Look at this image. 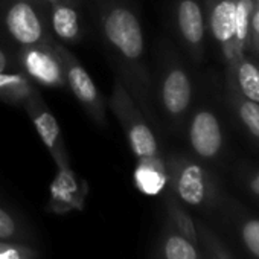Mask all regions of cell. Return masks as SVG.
<instances>
[{
	"label": "cell",
	"mask_w": 259,
	"mask_h": 259,
	"mask_svg": "<svg viewBox=\"0 0 259 259\" xmlns=\"http://www.w3.org/2000/svg\"><path fill=\"white\" fill-rule=\"evenodd\" d=\"M92 16L101 41L130 96L156 125L153 76L145 58V37L133 0H92Z\"/></svg>",
	"instance_id": "obj_1"
},
{
	"label": "cell",
	"mask_w": 259,
	"mask_h": 259,
	"mask_svg": "<svg viewBox=\"0 0 259 259\" xmlns=\"http://www.w3.org/2000/svg\"><path fill=\"white\" fill-rule=\"evenodd\" d=\"M108 105L117 119L135 157L138 160H162L153 125L117 76L114 78Z\"/></svg>",
	"instance_id": "obj_2"
},
{
	"label": "cell",
	"mask_w": 259,
	"mask_h": 259,
	"mask_svg": "<svg viewBox=\"0 0 259 259\" xmlns=\"http://www.w3.org/2000/svg\"><path fill=\"white\" fill-rule=\"evenodd\" d=\"M0 29L19 48L49 41V7L43 0H0Z\"/></svg>",
	"instance_id": "obj_3"
},
{
	"label": "cell",
	"mask_w": 259,
	"mask_h": 259,
	"mask_svg": "<svg viewBox=\"0 0 259 259\" xmlns=\"http://www.w3.org/2000/svg\"><path fill=\"white\" fill-rule=\"evenodd\" d=\"M54 46L64 66L67 89L82 105L89 117L98 126L105 128L107 126V102L102 93L99 92V89L96 87L95 81L92 79L90 73L84 69V66L75 57V54L67 49V46L55 40H54Z\"/></svg>",
	"instance_id": "obj_4"
},
{
	"label": "cell",
	"mask_w": 259,
	"mask_h": 259,
	"mask_svg": "<svg viewBox=\"0 0 259 259\" xmlns=\"http://www.w3.org/2000/svg\"><path fill=\"white\" fill-rule=\"evenodd\" d=\"M17 64L37 87L67 89L64 66L55 51L54 38L46 43L19 48Z\"/></svg>",
	"instance_id": "obj_5"
},
{
	"label": "cell",
	"mask_w": 259,
	"mask_h": 259,
	"mask_svg": "<svg viewBox=\"0 0 259 259\" xmlns=\"http://www.w3.org/2000/svg\"><path fill=\"white\" fill-rule=\"evenodd\" d=\"M154 101L169 119H180L189 108L192 99L191 79L183 67L174 61L165 60L157 73V84H153Z\"/></svg>",
	"instance_id": "obj_6"
},
{
	"label": "cell",
	"mask_w": 259,
	"mask_h": 259,
	"mask_svg": "<svg viewBox=\"0 0 259 259\" xmlns=\"http://www.w3.org/2000/svg\"><path fill=\"white\" fill-rule=\"evenodd\" d=\"M23 108L28 113L29 119L32 120L41 142L57 162L58 168H69V156L66 151L60 125L52 111L49 110V107L46 105V102L43 101L40 92H35L23 104Z\"/></svg>",
	"instance_id": "obj_7"
},
{
	"label": "cell",
	"mask_w": 259,
	"mask_h": 259,
	"mask_svg": "<svg viewBox=\"0 0 259 259\" xmlns=\"http://www.w3.org/2000/svg\"><path fill=\"white\" fill-rule=\"evenodd\" d=\"M49 32L55 41L64 46L78 45L84 38L85 23L81 0H64L49 7Z\"/></svg>",
	"instance_id": "obj_8"
},
{
	"label": "cell",
	"mask_w": 259,
	"mask_h": 259,
	"mask_svg": "<svg viewBox=\"0 0 259 259\" xmlns=\"http://www.w3.org/2000/svg\"><path fill=\"white\" fill-rule=\"evenodd\" d=\"M189 142L194 151L203 159H212L218 154L223 144V135L220 122L213 113L207 110L195 113L189 125Z\"/></svg>",
	"instance_id": "obj_9"
},
{
	"label": "cell",
	"mask_w": 259,
	"mask_h": 259,
	"mask_svg": "<svg viewBox=\"0 0 259 259\" xmlns=\"http://www.w3.org/2000/svg\"><path fill=\"white\" fill-rule=\"evenodd\" d=\"M172 169L176 172V189L180 198L191 204L198 206L206 198V174L204 169L197 163H174Z\"/></svg>",
	"instance_id": "obj_10"
},
{
	"label": "cell",
	"mask_w": 259,
	"mask_h": 259,
	"mask_svg": "<svg viewBox=\"0 0 259 259\" xmlns=\"http://www.w3.org/2000/svg\"><path fill=\"white\" fill-rule=\"evenodd\" d=\"M176 23L183 41L191 49H197L204 37L203 11L197 0H180L176 10Z\"/></svg>",
	"instance_id": "obj_11"
},
{
	"label": "cell",
	"mask_w": 259,
	"mask_h": 259,
	"mask_svg": "<svg viewBox=\"0 0 259 259\" xmlns=\"http://www.w3.org/2000/svg\"><path fill=\"white\" fill-rule=\"evenodd\" d=\"M38 87L20 69H11L0 73V101L10 105L23 107V104L35 93Z\"/></svg>",
	"instance_id": "obj_12"
},
{
	"label": "cell",
	"mask_w": 259,
	"mask_h": 259,
	"mask_svg": "<svg viewBox=\"0 0 259 259\" xmlns=\"http://www.w3.org/2000/svg\"><path fill=\"white\" fill-rule=\"evenodd\" d=\"M136 188L147 195H157L166 185L163 160H139L135 171Z\"/></svg>",
	"instance_id": "obj_13"
},
{
	"label": "cell",
	"mask_w": 259,
	"mask_h": 259,
	"mask_svg": "<svg viewBox=\"0 0 259 259\" xmlns=\"http://www.w3.org/2000/svg\"><path fill=\"white\" fill-rule=\"evenodd\" d=\"M235 2L221 0L210 11L209 23L212 35L221 43H229L235 37Z\"/></svg>",
	"instance_id": "obj_14"
},
{
	"label": "cell",
	"mask_w": 259,
	"mask_h": 259,
	"mask_svg": "<svg viewBox=\"0 0 259 259\" xmlns=\"http://www.w3.org/2000/svg\"><path fill=\"white\" fill-rule=\"evenodd\" d=\"M238 81L244 95L259 104V70L251 63H242L238 69Z\"/></svg>",
	"instance_id": "obj_15"
},
{
	"label": "cell",
	"mask_w": 259,
	"mask_h": 259,
	"mask_svg": "<svg viewBox=\"0 0 259 259\" xmlns=\"http://www.w3.org/2000/svg\"><path fill=\"white\" fill-rule=\"evenodd\" d=\"M165 254L166 259H197L195 248L182 236H171L166 241Z\"/></svg>",
	"instance_id": "obj_16"
},
{
	"label": "cell",
	"mask_w": 259,
	"mask_h": 259,
	"mask_svg": "<svg viewBox=\"0 0 259 259\" xmlns=\"http://www.w3.org/2000/svg\"><path fill=\"white\" fill-rule=\"evenodd\" d=\"M253 10L251 0H239L235 10V37L238 41H244L248 32V22L250 14Z\"/></svg>",
	"instance_id": "obj_17"
},
{
	"label": "cell",
	"mask_w": 259,
	"mask_h": 259,
	"mask_svg": "<svg viewBox=\"0 0 259 259\" xmlns=\"http://www.w3.org/2000/svg\"><path fill=\"white\" fill-rule=\"evenodd\" d=\"M239 114L245 126L250 130V133L259 138V104L253 101H247L241 105Z\"/></svg>",
	"instance_id": "obj_18"
},
{
	"label": "cell",
	"mask_w": 259,
	"mask_h": 259,
	"mask_svg": "<svg viewBox=\"0 0 259 259\" xmlns=\"http://www.w3.org/2000/svg\"><path fill=\"white\" fill-rule=\"evenodd\" d=\"M242 238L248 250L259 257V220H251L245 223L242 229Z\"/></svg>",
	"instance_id": "obj_19"
},
{
	"label": "cell",
	"mask_w": 259,
	"mask_h": 259,
	"mask_svg": "<svg viewBox=\"0 0 259 259\" xmlns=\"http://www.w3.org/2000/svg\"><path fill=\"white\" fill-rule=\"evenodd\" d=\"M16 232V224L11 215L0 207V238H8Z\"/></svg>",
	"instance_id": "obj_20"
},
{
	"label": "cell",
	"mask_w": 259,
	"mask_h": 259,
	"mask_svg": "<svg viewBox=\"0 0 259 259\" xmlns=\"http://www.w3.org/2000/svg\"><path fill=\"white\" fill-rule=\"evenodd\" d=\"M16 67H19V64L16 61L13 63V58L8 55V52L4 48H0V73L16 69Z\"/></svg>",
	"instance_id": "obj_21"
},
{
	"label": "cell",
	"mask_w": 259,
	"mask_h": 259,
	"mask_svg": "<svg viewBox=\"0 0 259 259\" xmlns=\"http://www.w3.org/2000/svg\"><path fill=\"white\" fill-rule=\"evenodd\" d=\"M176 213H177V221H179L182 230H183L185 233H188L189 236H194V229H192L191 220H189L183 212H180V210H176Z\"/></svg>",
	"instance_id": "obj_22"
},
{
	"label": "cell",
	"mask_w": 259,
	"mask_h": 259,
	"mask_svg": "<svg viewBox=\"0 0 259 259\" xmlns=\"http://www.w3.org/2000/svg\"><path fill=\"white\" fill-rule=\"evenodd\" d=\"M0 259H22V254L13 247L0 245Z\"/></svg>",
	"instance_id": "obj_23"
},
{
	"label": "cell",
	"mask_w": 259,
	"mask_h": 259,
	"mask_svg": "<svg viewBox=\"0 0 259 259\" xmlns=\"http://www.w3.org/2000/svg\"><path fill=\"white\" fill-rule=\"evenodd\" d=\"M251 26H253V29H254V32L259 35V10L254 13V16H253V20H251Z\"/></svg>",
	"instance_id": "obj_24"
},
{
	"label": "cell",
	"mask_w": 259,
	"mask_h": 259,
	"mask_svg": "<svg viewBox=\"0 0 259 259\" xmlns=\"http://www.w3.org/2000/svg\"><path fill=\"white\" fill-rule=\"evenodd\" d=\"M251 189H253V191H254V192L259 195V174H257V176H256V177L251 180Z\"/></svg>",
	"instance_id": "obj_25"
},
{
	"label": "cell",
	"mask_w": 259,
	"mask_h": 259,
	"mask_svg": "<svg viewBox=\"0 0 259 259\" xmlns=\"http://www.w3.org/2000/svg\"><path fill=\"white\" fill-rule=\"evenodd\" d=\"M43 2H45L48 7H54V5H57V4H61V2H64V0H43Z\"/></svg>",
	"instance_id": "obj_26"
}]
</instances>
